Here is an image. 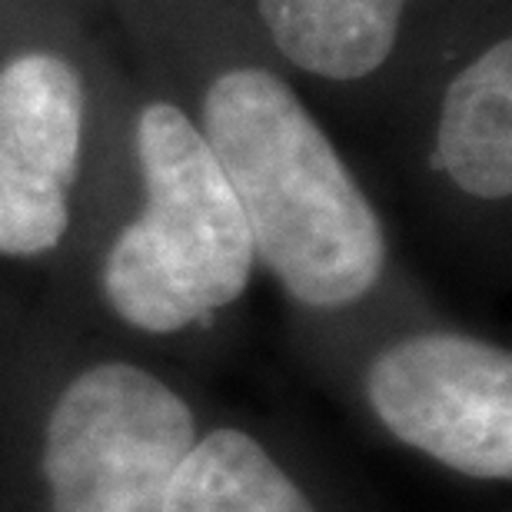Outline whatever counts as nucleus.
<instances>
[{
  "label": "nucleus",
  "mask_w": 512,
  "mask_h": 512,
  "mask_svg": "<svg viewBox=\"0 0 512 512\" xmlns=\"http://www.w3.org/2000/svg\"><path fill=\"white\" fill-rule=\"evenodd\" d=\"M84 110V80L54 50L0 64V256L34 260L67 237Z\"/></svg>",
  "instance_id": "obj_5"
},
{
  "label": "nucleus",
  "mask_w": 512,
  "mask_h": 512,
  "mask_svg": "<svg viewBox=\"0 0 512 512\" xmlns=\"http://www.w3.org/2000/svg\"><path fill=\"white\" fill-rule=\"evenodd\" d=\"M363 396L396 443L466 479L512 476V356L453 330L386 343L363 376Z\"/></svg>",
  "instance_id": "obj_4"
},
{
  "label": "nucleus",
  "mask_w": 512,
  "mask_h": 512,
  "mask_svg": "<svg viewBox=\"0 0 512 512\" xmlns=\"http://www.w3.org/2000/svg\"><path fill=\"white\" fill-rule=\"evenodd\" d=\"M436 167L466 197H512V40L503 37L449 80L436 124Z\"/></svg>",
  "instance_id": "obj_6"
},
{
  "label": "nucleus",
  "mask_w": 512,
  "mask_h": 512,
  "mask_svg": "<svg viewBox=\"0 0 512 512\" xmlns=\"http://www.w3.org/2000/svg\"><path fill=\"white\" fill-rule=\"evenodd\" d=\"M197 436L190 403L147 366H87L64 383L44 423L50 512H160Z\"/></svg>",
  "instance_id": "obj_3"
},
{
  "label": "nucleus",
  "mask_w": 512,
  "mask_h": 512,
  "mask_svg": "<svg viewBox=\"0 0 512 512\" xmlns=\"http://www.w3.org/2000/svg\"><path fill=\"white\" fill-rule=\"evenodd\" d=\"M197 127L240 203L256 263L290 300L336 313L380 286V213L283 77L223 70L203 90Z\"/></svg>",
  "instance_id": "obj_1"
},
{
  "label": "nucleus",
  "mask_w": 512,
  "mask_h": 512,
  "mask_svg": "<svg viewBox=\"0 0 512 512\" xmlns=\"http://www.w3.org/2000/svg\"><path fill=\"white\" fill-rule=\"evenodd\" d=\"M133 147L143 210L110 243L100 286L130 330L173 336L237 303L256 253L217 157L177 104H143Z\"/></svg>",
  "instance_id": "obj_2"
},
{
  "label": "nucleus",
  "mask_w": 512,
  "mask_h": 512,
  "mask_svg": "<svg viewBox=\"0 0 512 512\" xmlns=\"http://www.w3.org/2000/svg\"><path fill=\"white\" fill-rule=\"evenodd\" d=\"M160 512H320L306 489L247 429L197 436L170 479Z\"/></svg>",
  "instance_id": "obj_8"
},
{
  "label": "nucleus",
  "mask_w": 512,
  "mask_h": 512,
  "mask_svg": "<svg viewBox=\"0 0 512 512\" xmlns=\"http://www.w3.org/2000/svg\"><path fill=\"white\" fill-rule=\"evenodd\" d=\"M409 0H256L273 47L320 80H366L399 40Z\"/></svg>",
  "instance_id": "obj_7"
}]
</instances>
